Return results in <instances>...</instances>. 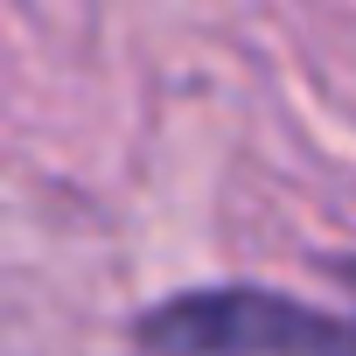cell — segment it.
<instances>
[{
	"instance_id": "cell-1",
	"label": "cell",
	"mask_w": 356,
	"mask_h": 356,
	"mask_svg": "<svg viewBox=\"0 0 356 356\" xmlns=\"http://www.w3.org/2000/svg\"><path fill=\"white\" fill-rule=\"evenodd\" d=\"M147 342H342L335 321L321 314H293L280 300H252V293H217V300H182L175 314L140 328Z\"/></svg>"
}]
</instances>
